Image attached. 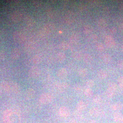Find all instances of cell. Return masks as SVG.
Instances as JSON below:
<instances>
[{
  "label": "cell",
  "mask_w": 123,
  "mask_h": 123,
  "mask_svg": "<svg viewBox=\"0 0 123 123\" xmlns=\"http://www.w3.org/2000/svg\"><path fill=\"white\" fill-rule=\"evenodd\" d=\"M117 86L116 84L114 83H113V82L110 83L108 85V89L112 91H113L115 92L116 90H117Z\"/></svg>",
  "instance_id": "7402d4cb"
},
{
  "label": "cell",
  "mask_w": 123,
  "mask_h": 123,
  "mask_svg": "<svg viewBox=\"0 0 123 123\" xmlns=\"http://www.w3.org/2000/svg\"><path fill=\"white\" fill-rule=\"evenodd\" d=\"M1 88L5 92H11V83L4 81L1 84Z\"/></svg>",
  "instance_id": "9a60e30c"
},
{
  "label": "cell",
  "mask_w": 123,
  "mask_h": 123,
  "mask_svg": "<svg viewBox=\"0 0 123 123\" xmlns=\"http://www.w3.org/2000/svg\"><path fill=\"white\" fill-rule=\"evenodd\" d=\"M52 95L47 92H45L42 93L39 98L40 102L43 104L46 105L50 103L53 100Z\"/></svg>",
  "instance_id": "7a4b0ae2"
},
{
  "label": "cell",
  "mask_w": 123,
  "mask_h": 123,
  "mask_svg": "<svg viewBox=\"0 0 123 123\" xmlns=\"http://www.w3.org/2000/svg\"><path fill=\"white\" fill-rule=\"evenodd\" d=\"M123 104L120 102H116L111 106V109L115 111H120L123 109Z\"/></svg>",
  "instance_id": "4fadbf2b"
},
{
  "label": "cell",
  "mask_w": 123,
  "mask_h": 123,
  "mask_svg": "<svg viewBox=\"0 0 123 123\" xmlns=\"http://www.w3.org/2000/svg\"><path fill=\"white\" fill-rule=\"evenodd\" d=\"M32 62L35 64H39L42 61V57L39 55H36L32 58Z\"/></svg>",
  "instance_id": "603a6c76"
},
{
  "label": "cell",
  "mask_w": 123,
  "mask_h": 123,
  "mask_svg": "<svg viewBox=\"0 0 123 123\" xmlns=\"http://www.w3.org/2000/svg\"><path fill=\"white\" fill-rule=\"evenodd\" d=\"M101 113H102V111L101 110L98 108H96V107L92 108V109H91L89 111V114H90V115L94 117L99 116L101 114Z\"/></svg>",
  "instance_id": "30bf717a"
},
{
  "label": "cell",
  "mask_w": 123,
  "mask_h": 123,
  "mask_svg": "<svg viewBox=\"0 0 123 123\" xmlns=\"http://www.w3.org/2000/svg\"><path fill=\"white\" fill-rule=\"evenodd\" d=\"M82 57V54L79 52H75V53H74L73 57L75 60H79Z\"/></svg>",
  "instance_id": "f1b7e54d"
},
{
  "label": "cell",
  "mask_w": 123,
  "mask_h": 123,
  "mask_svg": "<svg viewBox=\"0 0 123 123\" xmlns=\"http://www.w3.org/2000/svg\"><path fill=\"white\" fill-rule=\"evenodd\" d=\"M98 26L100 28H105L107 26V22L104 19H100L98 22Z\"/></svg>",
  "instance_id": "ffe728a7"
},
{
  "label": "cell",
  "mask_w": 123,
  "mask_h": 123,
  "mask_svg": "<svg viewBox=\"0 0 123 123\" xmlns=\"http://www.w3.org/2000/svg\"><path fill=\"white\" fill-rule=\"evenodd\" d=\"M13 113V111L11 110H7L5 111L3 114L4 123H13L10 120V118Z\"/></svg>",
  "instance_id": "8992f818"
},
{
  "label": "cell",
  "mask_w": 123,
  "mask_h": 123,
  "mask_svg": "<svg viewBox=\"0 0 123 123\" xmlns=\"http://www.w3.org/2000/svg\"><path fill=\"white\" fill-rule=\"evenodd\" d=\"M23 17L22 13L19 11L14 12L11 16V18L14 22H20Z\"/></svg>",
  "instance_id": "5b68a950"
},
{
  "label": "cell",
  "mask_w": 123,
  "mask_h": 123,
  "mask_svg": "<svg viewBox=\"0 0 123 123\" xmlns=\"http://www.w3.org/2000/svg\"><path fill=\"white\" fill-rule=\"evenodd\" d=\"M106 95L107 96V97H109L110 98H111L114 96L115 92L107 89V90L106 91Z\"/></svg>",
  "instance_id": "d6a6232c"
},
{
  "label": "cell",
  "mask_w": 123,
  "mask_h": 123,
  "mask_svg": "<svg viewBox=\"0 0 123 123\" xmlns=\"http://www.w3.org/2000/svg\"><path fill=\"white\" fill-rule=\"evenodd\" d=\"M116 28L115 27H112L111 29H110V32L112 34H114L116 32Z\"/></svg>",
  "instance_id": "ab89813d"
},
{
  "label": "cell",
  "mask_w": 123,
  "mask_h": 123,
  "mask_svg": "<svg viewBox=\"0 0 123 123\" xmlns=\"http://www.w3.org/2000/svg\"><path fill=\"white\" fill-rule=\"evenodd\" d=\"M92 31V27L90 25H86L84 27V33L86 34H90Z\"/></svg>",
  "instance_id": "484cf974"
},
{
  "label": "cell",
  "mask_w": 123,
  "mask_h": 123,
  "mask_svg": "<svg viewBox=\"0 0 123 123\" xmlns=\"http://www.w3.org/2000/svg\"><path fill=\"white\" fill-rule=\"evenodd\" d=\"M98 76L100 79H105L107 77V73L105 70L101 69L98 72Z\"/></svg>",
  "instance_id": "ac0fdd59"
},
{
  "label": "cell",
  "mask_w": 123,
  "mask_h": 123,
  "mask_svg": "<svg viewBox=\"0 0 123 123\" xmlns=\"http://www.w3.org/2000/svg\"><path fill=\"white\" fill-rule=\"evenodd\" d=\"M74 89L76 90H77V91L80 90V89L81 90V86L80 85L77 84L75 85Z\"/></svg>",
  "instance_id": "f35d334b"
},
{
  "label": "cell",
  "mask_w": 123,
  "mask_h": 123,
  "mask_svg": "<svg viewBox=\"0 0 123 123\" xmlns=\"http://www.w3.org/2000/svg\"><path fill=\"white\" fill-rule=\"evenodd\" d=\"M6 57V54L4 51H0V60H4Z\"/></svg>",
  "instance_id": "8d00e7d4"
},
{
  "label": "cell",
  "mask_w": 123,
  "mask_h": 123,
  "mask_svg": "<svg viewBox=\"0 0 123 123\" xmlns=\"http://www.w3.org/2000/svg\"><path fill=\"white\" fill-rule=\"evenodd\" d=\"M113 118L115 123H123V114L119 112L115 113Z\"/></svg>",
  "instance_id": "8fae6325"
},
{
  "label": "cell",
  "mask_w": 123,
  "mask_h": 123,
  "mask_svg": "<svg viewBox=\"0 0 123 123\" xmlns=\"http://www.w3.org/2000/svg\"><path fill=\"white\" fill-rule=\"evenodd\" d=\"M78 37L77 36L73 35L71 37V42L73 43H76L78 41Z\"/></svg>",
  "instance_id": "74e56055"
},
{
  "label": "cell",
  "mask_w": 123,
  "mask_h": 123,
  "mask_svg": "<svg viewBox=\"0 0 123 123\" xmlns=\"http://www.w3.org/2000/svg\"><path fill=\"white\" fill-rule=\"evenodd\" d=\"M101 100V98L100 95L97 94L95 96H94V97L93 98V101L94 103L96 104H98L100 102Z\"/></svg>",
  "instance_id": "f546056e"
},
{
  "label": "cell",
  "mask_w": 123,
  "mask_h": 123,
  "mask_svg": "<svg viewBox=\"0 0 123 123\" xmlns=\"http://www.w3.org/2000/svg\"><path fill=\"white\" fill-rule=\"evenodd\" d=\"M83 59H84V61L87 63L91 62L92 60V56L90 54H87V53L85 54L84 55V57H83Z\"/></svg>",
  "instance_id": "cb8c5ba5"
},
{
  "label": "cell",
  "mask_w": 123,
  "mask_h": 123,
  "mask_svg": "<svg viewBox=\"0 0 123 123\" xmlns=\"http://www.w3.org/2000/svg\"><path fill=\"white\" fill-rule=\"evenodd\" d=\"M79 74L81 77H85L88 74V70L87 69L84 68H80L79 71Z\"/></svg>",
  "instance_id": "44dd1931"
},
{
  "label": "cell",
  "mask_w": 123,
  "mask_h": 123,
  "mask_svg": "<svg viewBox=\"0 0 123 123\" xmlns=\"http://www.w3.org/2000/svg\"><path fill=\"white\" fill-rule=\"evenodd\" d=\"M94 85V82L92 80H89L86 82V86L88 88H91Z\"/></svg>",
  "instance_id": "836d02e7"
},
{
  "label": "cell",
  "mask_w": 123,
  "mask_h": 123,
  "mask_svg": "<svg viewBox=\"0 0 123 123\" xmlns=\"http://www.w3.org/2000/svg\"><path fill=\"white\" fill-rule=\"evenodd\" d=\"M57 58L58 61L60 62H62L65 60L66 56L64 53L60 52L57 54Z\"/></svg>",
  "instance_id": "d6986e66"
},
{
  "label": "cell",
  "mask_w": 123,
  "mask_h": 123,
  "mask_svg": "<svg viewBox=\"0 0 123 123\" xmlns=\"http://www.w3.org/2000/svg\"><path fill=\"white\" fill-rule=\"evenodd\" d=\"M20 90V86L16 82L11 83V91L13 92H18Z\"/></svg>",
  "instance_id": "e0dca14e"
},
{
  "label": "cell",
  "mask_w": 123,
  "mask_h": 123,
  "mask_svg": "<svg viewBox=\"0 0 123 123\" xmlns=\"http://www.w3.org/2000/svg\"><path fill=\"white\" fill-rule=\"evenodd\" d=\"M0 36H1V33H0Z\"/></svg>",
  "instance_id": "f6af8a7d"
},
{
  "label": "cell",
  "mask_w": 123,
  "mask_h": 123,
  "mask_svg": "<svg viewBox=\"0 0 123 123\" xmlns=\"http://www.w3.org/2000/svg\"><path fill=\"white\" fill-rule=\"evenodd\" d=\"M21 55V52L20 49L18 48H15L13 49L12 50L11 56L12 59L16 60L20 57Z\"/></svg>",
  "instance_id": "9c48e42d"
},
{
  "label": "cell",
  "mask_w": 123,
  "mask_h": 123,
  "mask_svg": "<svg viewBox=\"0 0 123 123\" xmlns=\"http://www.w3.org/2000/svg\"><path fill=\"white\" fill-rule=\"evenodd\" d=\"M121 49H122V51L123 52V45L122 46V48H121Z\"/></svg>",
  "instance_id": "ee69618b"
},
{
  "label": "cell",
  "mask_w": 123,
  "mask_h": 123,
  "mask_svg": "<svg viewBox=\"0 0 123 123\" xmlns=\"http://www.w3.org/2000/svg\"><path fill=\"white\" fill-rule=\"evenodd\" d=\"M84 94L86 97H92L93 95L92 89L91 88H87L84 91Z\"/></svg>",
  "instance_id": "d4e9b609"
},
{
  "label": "cell",
  "mask_w": 123,
  "mask_h": 123,
  "mask_svg": "<svg viewBox=\"0 0 123 123\" xmlns=\"http://www.w3.org/2000/svg\"><path fill=\"white\" fill-rule=\"evenodd\" d=\"M60 48L63 50H67L69 48V44L66 42H62L59 45Z\"/></svg>",
  "instance_id": "83f0119b"
},
{
  "label": "cell",
  "mask_w": 123,
  "mask_h": 123,
  "mask_svg": "<svg viewBox=\"0 0 123 123\" xmlns=\"http://www.w3.org/2000/svg\"><path fill=\"white\" fill-rule=\"evenodd\" d=\"M117 65L120 69H123V60L122 59H120L118 60L117 62Z\"/></svg>",
  "instance_id": "d590c367"
},
{
  "label": "cell",
  "mask_w": 123,
  "mask_h": 123,
  "mask_svg": "<svg viewBox=\"0 0 123 123\" xmlns=\"http://www.w3.org/2000/svg\"><path fill=\"white\" fill-rule=\"evenodd\" d=\"M57 76L60 78L63 79L66 78L68 75V72L65 68H61L57 71Z\"/></svg>",
  "instance_id": "5bb4252c"
},
{
  "label": "cell",
  "mask_w": 123,
  "mask_h": 123,
  "mask_svg": "<svg viewBox=\"0 0 123 123\" xmlns=\"http://www.w3.org/2000/svg\"><path fill=\"white\" fill-rule=\"evenodd\" d=\"M69 122L70 123H77V121L74 119H71Z\"/></svg>",
  "instance_id": "60d3db41"
},
{
  "label": "cell",
  "mask_w": 123,
  "mask_h": 123,
  "mask_svg": "<svg viewBox=\"0 0 123 123\" xmlns=\"http://www.w3.org/2000/svg\"><path fill=\"white\" fill-rule=\"evenodd\" d=\"M1 94H2V91H1V90L0 89V96L1 95Z\"/></svg>",
  "instance_id": "7bdbcfd3"
},
{
  "label": "cell",
  "mask_w": 123,
  "mask_h": 123,
  "mask_svg": "<svg viewBox=\"0 0 123 123\" xmlns=\"http://www.w3.org/2000/svg\"><path fill=\"white\" fill-rule=\"evenodd\" d=\"M96 48H97V50L100 52H102V51H104L105 49V47H104V45L101 43H99L97 44Z\"/></svg>",
  "instance_id": "1f68e13d"
},
{
  "label": "cell",
  "mask_w": 123,
  "mask_h": 123,
  "mask_svg": "<svg viewBox=\"0 0 123 123\" xmlns=\"http://www.w3.org/2000/svg\"><path fill=\"white\" fill-rule=\"evenodd\" d=\"M118 82L119 87L123 88V76H121L119 78L118 80Z\"/></svg>",
  "instance_id": "e575fe53"
},
{
  "label": "cell",
  "mask_w": 123,
  "mask_h": 123,
  "mask_svg": "<svg viewBox=\"0 0 123 123\" xmlns=\"http://www.w3.org/2000/svg\"><path fill=\"white\" fill-rule=\"evenodd\" d=\"M88 123H97V122L94 119H91L90 120Z\"/></svg>",
  "instance_id": "b9f144b4"
},
{
  "label": "cell",
  "mask_w": 123,
  "mask_h": 123,
  "mask_svg": "<svg viewBox=\"0 0 123 123\" xmlns=\"http://www.w3.org/2000/svg\"><path fill=\"white\" fill-rule=\"evenodd\" d=\"M70 110L66 106L61 107L58 111V113L60 116L63 118L68 117L70 114Z\"/></svg>",
  "instance_id": "277c9868"
},
{
  "label": "cell",
  "mask_w": 123,
  "mask_h": 123,
  "mask_svg": "<svg viewBox=\"0 0 123 123\" xmlns=\"http://www.w3.org/2000/svg\"><path fill=\"white\" fill-rule=\"evenodd\" d=\"M103 59L104 61L105 62V63H109L111 61L112 57L109 54L106 53L104 55L103 57Z\"/></svg>",
  "instance_id": "4316f807"
},
{
  "label": "cell",
  "mask_w": 123,
  "mask_h": 123,
  "mask_svg": "<svg viewBox=\"0 0 123 123\" xmlns=\"http://www.w3.org/2000/svg\"><path fill=\"white\" fill-rule=\"evenodd\" d=\"M28 74L29 76L31 78H37L40 74V68L37 66H33L29 69Z\"/></svg>",
  "instance_id": "3957f363"
},
{
  "label": "cell",
  "mask_w": 123,
  "mask_h": 123,
  "mask_svg": "<svg viewBox=\"0 0 123 123\" xmlns=\"http://www.w3.org/2000/svg\"><path fill=\"white\" fill-rule=\"evenodd\" d=\"M105 43L108 47L110 48L113 47L115 45V41L114 38L111 36H106L105 38Z\"/></svg>",
  "instance_id": "7c38bea8"
},
{
  "label": "cell",
  "mask_w": 123,
  "mask_h": 123,
  "mask_svg": "<svg viewBox=\"0 0 123 123\" xmlns=\"http://www.w3.org/2000/svg\"><path fill=\"white\" fill-rule=\"evenodd\" d=\"M68 87V84L66 83H62L60 84L59 88L60 90H64L66 89Z\"/></svg>",
  "instance_id": "4dcf8cb0"
},
{
  "label": "cell",
  "mask_w": 123,
  "mask_h": 123,
  "mask_svg": "<svg viewBox=\"0 0 123 123\" xmlns=\"http://www.w3.org/2000/svg\"><path fill=\"white\" fill-rule=\"evenodd\" d=\"M35 90L31 88H29L27 89L25 92V97L27 100H30L32 99L35 95Z\"/></svg>",
  "instance_id": "ba28073f"
},
{
  "label": "cell",
  "mask_w": 123,
  "mask_h": 123,
  "mask_svg": "<svg viewBox=\"0 0 123 123\" xmlns=\"http://www.w3.org/2000/svg\"><path fill=\"white\" fill-rule=\"evenodd\" d=\"M54 25L52 23H47L44 26V27L43 28L42 32L44 34H48L50 33L51 31H53L54 29Z\"/></svg>",
  "instance_id": "52a82bcc"
},
{
  "label": "cell",
  "mask_w": 123,
  "mask_h": 123,
  "mask_svg": "<svg viewBox=\"0 0 123 123\" xmlns=\"http://www.w3.org/2000/svg\"><path fill=\"white\" fill-rule=\"evenodd\" d=\"M76 108L77 110L81 112L86 108V104L84 101L80 100L77 103Z\"/></svg>",
  "instance_id": "2e32d148"
},
{
  "label": "cell",
  "mask_w": 123,
  "mask_h": 123,
  "mask_svg": "<svg viewBox=\"0 0 123 123\" xmlns=\"http://www.w3.org/2000/svg\"><path fill=\"white\" fill-rule=\"evenodd\" d=\"M14 40L18 43H22L26 39V36L21 31H15L13 34Z\"/></svg>",
  "instance_id": "6da1fadb"
}]
</instances>
